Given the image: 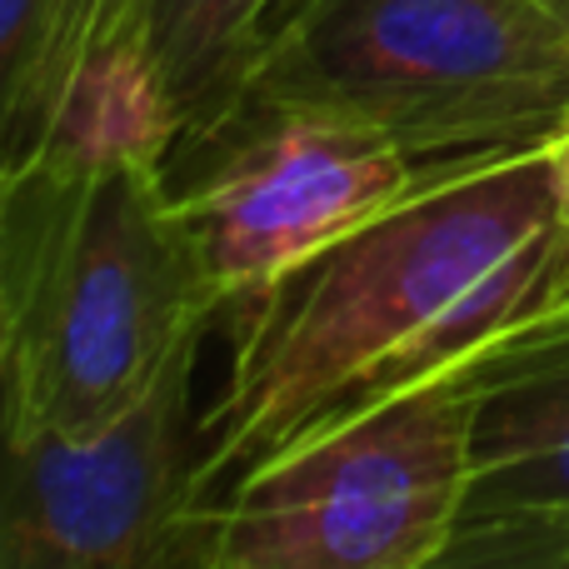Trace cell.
I'll use <instances>...</instances> for the list:
<instances>
[{
  "label": "cell",
  "instance_id": "obj_1",
  "mask_svg": "<svg viewBox=\"0 0 569 569\" xmlns=\"http://www.w3.org/2000/svg\"><path fill=\"white\" fill-rule=\"evenodd\" d=\"M569 305V216L550 160L445 170L226 315L230 355L200 410V480L226 500L250 470L435 380Z\"/></svg>",
  "mask_w": 569,
  "mask_h": 569
},
{
  "label": "cell",
  "instance_id": "obj_2",
  "mask_svg": "<svg viewBox=\"0 0 569 569\" xmlns=\"http://www.w3.org/2000/svg\"><path fill=\"white\" fill-rule=\"evenodd\" d=\"M216 325L166 166L46 156L0 176L6 430H106Z\"/></svg>",
  "mask_w": 569,
  "mask_h": 569
},
{
  "label": "cell",
  "instance_id": "obj_3",
  "mask_svg": "<svg viewBox=\"0 0 569 569\" xmlns=\"http://www.w3.org/2000/svg\"><path fill=\"white\" fill-rule=\"evenodd\" d=\"M270 116L370 126L430 170L510 160L569 116V26L540 0H280L230 136Z\"/></svg>",
  "mask_w": 569,
  "mask_h": 569
},
{
  "label": "cell",
  "instance_id": "obj_4",
  "mask_svg": "<svg viewBox=\"0 0 569 569\" xmlns=\"http://www.w3.org/2000/svg\"><path fill=\"white\" fill-rule=\"evenodd\" d=\"M480 355L330 425L216 505L210 569H420L480 480Z\"/></svg>",
  "mask_w": 569,
  "mask_h": 569
},
{
  "label": "cell",
  "instance_id": "obj_5",
  "mask_svg": "<svg viewBox=\"0 0 569 569\" xmlns=\"http://www.w3.org/2000/svg\"><path fill=\"white\" fill-rule=\"evenodd\" d=\"M200 340L106 430H6L0 569H210L220 500L200 480L190 405Z\"/></svg>",
  "mask_w": 569,
  "mask_h": 569
},
{
  "label": "cell",
  "instance_id": "obj_6",
  "mask_svg": "<svg viewBox=\"0 0 569 569\" xmlns=\"http://www.w3.org/2000/svg\"><path fill=\"white\" fill-rule=\"evenodd\" d=\"M440 176L370 126L270 116L236 130L170 186L226 325L230 310L400 210Z\"/></svg>",
  "mask_w": 569,
  "mask_h": 569
},
{
  "label": "cell",
  "instance_id": "obj_7",
  "mask_svg": "<svg viewBox=\"0 0 569 569\" xmlns=\"http://www.w3.org/2000/svg\"><path fill=\"white\" fill-rule=\"evenodd\" d=\"M280 0H150V66L176 116V180L230 136Z\"/></svg>",
  "mask_w": 569,
  "mask_h": 569
},
{
  "label": "cell",
  "instance_id": "obj_8",
  "mask_svg": "<svg viewBox=\"0 0 569 569\" xmlns=\"http://www.w3.org/2000/svg\"><path fill=\"white\" fill-rule=\"evenodd\" d=\"M480 470L569 445V305L480 355Z\"/></svg>",
  "mask_w": 569,
  "mask_h": 569
},
{
  "label": "cell",
  "instance_id": "obj_9",
  "mask_svg": "<svg viewBox=\"0 0 569 569\" xmlns=\"http://www.w3.org/2000/svg\"><path fill=\"white\" fill-rule=\"evenodd\" d=\"M420 569H569V505L465 515L455 540Z\"/></svg>",
  "mask_w": 569,
  "mask_h": 569
},
{
  "label": "cell",
  "instance_id": "obj_10",
  "mask_svg": "<svg viewBox=\"0 0 569 569\" xmlns=\"http://www.w3.org/2000/svg\"><path fill=\"white\" fill-rule=\"evenodd\" d=\"M50 0H0V130L16 126L46 56Z\"/></svg>",
  "mask_w": 569,
  "mask_h": 569
},
{
  "label": "cell",
  "instance_id": "obj_11",
  "mask_svg": "<svg viewBox=\"0 0 569 569\" xmlns=\"http://www.w3.org/2000/svg\"><path fill=\"white\" fill-rule=\"evenodd\" d=\"M520 505H569V445L480 470L470 495V515L520 510Z\"/></svg>",
  "mask_w": 569,
  "mask_h": 569
},
{
  "label": "cell",
  "instance_id": "obj_12",
  "mask_svg": "<svg viewBox=\"0 0 569 569\" xmlns=\"http://www.w3.org/2000/svg\"><path fill=\"white\" fill-rule=\"evenodd\" d=\"M545 160H550V176H555V196H560V206L569 216V116L560 120V130L545 140Z\"/></svg>",
  "mask_w": 569,
  "mask_h": 569
},
{
  "label": "cell",
  "instance_id": "obj_13",
  "mask_svg": "<svg viewBox=\"0 0 569 569\" xmlns=\"http://www.w3.org/2000/svg\"><path fill=\"white\" fill-rule=\"evenodd\" d=\"M545 10H550L555 20H560V26H569V0H540Z\"/></svg>",
  "mask_w": 569,
  "mask_h": 569
}]
</instances>
